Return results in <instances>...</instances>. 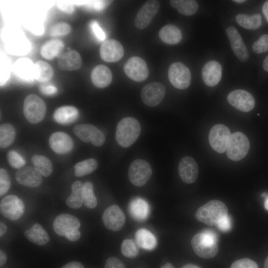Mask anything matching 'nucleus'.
<instances>
[{
    "mask_svg": "<svg viewBox=\"0 0 268 268\" xmlns=\"http://www.w3.org/2000/svg\"><path fill=\"white\" fill-rule=\"evenodd\" d=\"M217 236L211 230H205L195 234L191 240V245L195 253L202 258H211L218 251Z\"/></svg>",
    "mask_w": 268,
    "mask_h": 268,
    "instance_id": "f257e3e1",
    "label": "nucleus"
},
{
    "mask_svg": "<svg viewBox=\"0 0 268 268\" xmlns=\"http://www.w3.org/2000/svg\"><path fill=\"white\" fill-rule=\"evenodd\" d=\"M141 127L138 121L133 117H126L118 124L116 139L122 147L127 148L132 145L140 135Z\"/></svg>",
    "mask_w": 268,
    "mask_h": 268,
    "instance_id": "f03ea898",
    "label": "nucleus"
},
{
    "mask_svg": "<svg viewBox=\"0 0 268 268\" xmlns=\"http://www.w3.org/2000/svg\"><path fill=\"white\" fill-rule=\"evenodd\" d=\"M228 215L226 205L219 200H212L201 206L196 211L197 219L209 226L216 225Z\"/></svg>",
    "mask_w": 268,
    "mask_h": 268,
    "instance_id": "7ed1b4c3",
    "label": "nucleus"
},
{
    "mask_svg": "<svg viewBox=\"0 0 268 268\" xmlns=\"http://www.w3.org/2000/svg\"><path fill=\"white\" fill-rule=\"evenodd\" d=\"M23 113L28 122L37 124L42 121L46 112V106L44 101L35 94L28 95L24 99Z\"/></svg>",
    "mask_w": 268,
    "mask_h": 268,
    "instance_id": "20e7f679",
    "label": "nucleus"
},
{
    "mask_svg": "<svg viewBox=\"0 0 268 268\" xmlns=\"http://www.w3.org/2000/svg\"><path fill=\"white\" fill-rule=\"evenodd\" d=\"M250 149V142L245 134L236 132L231 134L227 149L228 157L233 161H238L243 159Z\"/></svg>",
    "mask_w": 268,
    "mask_h": 268,
    "instance_id": "39448f33",
    "label": "nucleus"
},
{
    "mask_svg": "<svg viewBox=\"0 0 268 268\" xmlns=\"http://www.w3.org/2000/svg\"><path fill=\"white\" fill-rule=\"evenodd\" d=\"M152 175L150 164L142 159H136L130 164L128 176L130 182L134 186L141 187L145 185Z\"/></svg>",
    "mask_w": 268,
    "mask_h": 268,
    "instance_id": "423d86ee",
    "label": "nucleus"
},
{
    "mask_svg": "<svg viewBox=\"0 0 268 268\" xmlns=\"http://www.w3.org/2000/svg\"><path fill=\"white\" fill-rule=\"evenodd\" d=\"M230 136V131L227 126L216 124L211 128L209 133L210 145L215 151L222 153L227 150Z\"/></svg>",
    "mask_w": 268,
    "mask_h": 268,
    "instance_id": "0eeeda50",
    "label": "nucleus"
},
{
    "mask_svg": "<svg viewBox=\"0 0 268 268\" xmlns=\"http://www.w3.org/2000/svg\"><path fill=\"white\" fill-rule=\"evenodd\" d=\"M168 78L173 86L179 89H185L190 85L191 73L184 64L175 62L169 67Z\"/></svg>",
    "mask_w": 268,
    "mask_h": 268,
    "instance_id": "6e6552de",
    "label": "nucleus"
},
{
    "mask_svg": "<svg viewBox=\"0 0 268 268\" xmlns=\"http://www.w3.org/2000/svg\"><path fill=\"white\" fill-rule=\"evenodd\" d=\"M74 134L84 142H91L95 146H100L105 141L104 134L95 126L88 124H79L73 128Z\"/></svg>",
    "mask_w": 268,
    "mask_h": 268,
    "instance_id": "1a4fd4ad",
    "label": "nucleus"
},
{
    "mask_svg": "<svg viewBox=\"0 0 268 268\" xmlns=\"http://www.w3.org/2000/svg\"><path fill=\"white\" fill-rule=\"evenodd\" d=\"M24 209L23 202L15 195H8L0 201L1 214L11 220L19 219L23 215Z\"/></svg>",
    "mask_w": 268,
    "mask_h": 268,
    "instance_id": "9d476101",
    "label": "nucleus"
},
{
    "mask_svg": "<svg viewBox=\"0 0 268 268\" xmlns=\"http://www.w3.org/2000/svg\"><path fill=\"white\" fill-rule=\"evenodd\" d=\"M124 70L129 78L137 82L145 80L149 73L145 62L138 57L130 58L124 66Z\"/></svg>",
    "mask_w": 268,
    "mask_h": 268,
    "instance_id": "9b49d317",
    "label": "nucleus"
},
{
    "mask_svg": "<svg viewBox=\"0 0 268 268\" xmlns=\"http://www.w3.org/2000/svg\"><path fill=\"white\" fill-rule=\"evenodd\" d=\"M166 89L160 82H152L144 86L141 91V98L147 106L154 107L161 103L165 96Z\"/></svg>",
    "mask_w": 268,
    "mask_h": 268,
    "instance_id": "f8f14e48",
    "label": "nucleus"
},
{
    "mask_svg": "<svg viewBox=\"0 0 268 268\" xmlns=\"http://www.w3.org/2000/svg\"><path fill=\"white\" fill-rule=\"evenodd\" d=\"M229 103L244 112L251 111L255 107V99L252 95L243 89H236L230 92L227 97Z\"/></svg>",
    "mask_w": 268,
    "mask_h": 268,
    "instance_id": "ddd939ff",
    "label": "nucleus"
},
{
    "mask_svg": "<svg viewBox=\"0 0 268 268\" xmlns=\"http://www.w3.org/2000/svg\"><path fill=\"white\" fill-rule=\"evenodd\" d=\"M102 220L105 226L111 231H117L123 227L125 223V215L119 206L112 205L104 211Z\"/></svg>",
    "mask_w": 268,
    "mask_h": 268,
    "instance_id": "4468645a",
    "label": "nucleus"
},
{
    "mask_svg": "<svg viewBox=\"0 0 268 268\" xmlns=\"http://www.w3.org/2000/svg\"><path fill=\"white\" fill-rule=\"evenodd\" d=\"M160 8L157 0H148L139 9L134 19V25L138 29H143L150 23Z\"/></svg>",
    "mask_w": 268,
    "mask_h": 268,
    "instance_id": "2eb2a0df",
    "label": "nucleus"
},
{
    "mask_svg": "<svg viewBox=\"0 0 268 268\" xmlns=\"http://www.w3.org/2000/svg\"><path fill=\"white\" fill-rule=\"evenodd\" d=\"M124 50L122 44L114 39L104 41L100 48L101 59L107 62H116L124 56Z\"/></svg>",
    "mask_w": 268,
    "mask_h": 268,
    "instance_id": "dca6fc26",
    "label": "nucleus"
},
{
    "mask_svg": "<svg viewBox=\"0 0 268 268\" xmlns=\"http://www.w3.org/2000/svg\"><path fill=\"white\" fill-rule=\"evenodd\" d=\"M226 33L236 57L240 61L246 62L249 58V52L237 29L234 26H229L226 29Z\"/></svg>",
    "mask_w": 268,
    "mask_h": 268,
    "instance_id": "f3484780",
    "label": "nucleus"
},
{
    "mask_svg": "<svg viewBox=\"0 0 268 268\" xmlns=\"http://www.w3.org/2000/svg\"><path fill=\"white\" fill-rule=\"evenodd\" d=\"M53 229L58 235L65 236L66 234L72 230H78L80 223L74 216L63 213L59 215L53 222Z\"/></svg>",
    "mask_w": 268,
    "mask_h": 268,
    "instance_id": "a211bd4d",
    "label": "nucleus"
},
{
    "mask_svg": "<svg viewBox=\"0 0 268 268\" xmlns=\"http://www.w3.org/2000/svg\"><path fill=\"white\" fill-rule=\"evenodd\" d=\"M15 177L21 185L32 188L39 186L42 181L41 173L31 166H23L18 169Z\"/></svg>",
    "mask_w": 268,
    "mask_h": 268,
    "instance_id": "6ab92c4d",
    "label": "nucleus"
},
{
    "mask_svg": "<svg viewBox=\"0 0 268 268\" xmlns=\"http://www.w3.org/2000/svg\"><path fill=\"white\" fill-rule=\"evenodd\" d=\"M178 172L181 179L186 183L191 184L196 181L199 168L196 161L190 156L183 157L179 164Z\"/></svg>",
    "mask_w": 268,
    "mask_h": 268,
    "instance_id": "aec40b11",
    "label": "nucleus"
},
{
    "mask_svg": "<svg viewBox=\"0 0 268 268\" xmlns=\"http://www.w3.org/2000/svg\"><path fill=\"white\" fill-rule=\"evenodd\" d=\"M51 149L58 154H65L70 152L73 146L71 137L67 134L58 132L52 134L49 138Z\"/></svg>",
    "mask_w": 268,
    "mask_h": 268,
    "instance_id": "412c9836",
    "label": "nucleus"
},
{
    "mask_svg": "<svg viewBox=\"0 0 268 268\" xmlns=\"http://www.w3.org/2000/svg\"><path fill=\"white\" fill-rule=\"evenodd\" d=\"M201 75L204 83L208 86H214L220 81L222 76V67L216 61H210L203 67Z\"/></svg>",
    "mask_w": 268,
    "mask_h": 268,
    "instance_id": "4be33fe9",
    "label": "nucleus"
},
{
    "mask_svg": "<svg viewBox=\"0 0 268 268\" xmlns=\"http://www.w3.org/2000/svg\"><path fill=\"white\" fill-rule=\"evenodd\" d=\"M57 64L61 69L67 71L74 70L81 67L82 59L77 51L69 50L58 57Z\"/></svg>",
    "mask_w": 268,
    "mask_h": 268,
    "instance_id": "5701e85b",
    "label": "nucleus"
},
{
    "mask_svg": "<svg viewBox=\"0 0 268 268\" xmlns=\"http://www.w3.org/2000/svg\"><path fill=\"white\" fill-rule=\"evenodd\" d=\"M91 78L93 84L98 88H105L111 82L112 73L110 69L104 65L96 66L92 70Z\"/></svg>",
    "mask_w": 268,
    "mask_h": 268,
    "instance_id": "b1692460",
    "label": "nucleus"
},
{
    "mask_svg": "<svg viewBox=\"0 0 268 268\" xmlns=\"http://www.w3.org/2000/svg\"><path fill=\"white\" fill-rule=\"evenodd\" d=\"M34 64L28 58H21L17 60L13 65L15 74L23 80L32 81L34 78Z\"/></svg>",
    "mask_w": 268,
    "mask_h": 268,
    "instance_id": "393cba45",
    "label": "nucleus"
},
{
    "mask_svg": "<svg viewBox=\"0 0 268 268\" xmlns=\"http://www.w3.org/2000/svg\"><path fill=\"white\" fill-rule=\"evenodd\" d=\"M78 117V111L74 106H64L57 109L53 114V118L58 123L68 125L74 122Z\"/></svg>",
    "mask_w": 268,
    "mask_h": 268,
    "instance_id": "a878e982",
    "label": "nucleus"
},
{
    "mask_svg": "<svg viewBox=\"0 0 268 268\" xmlns=\"http://www.w3.org/2000/svg\"><path fill=\"white\" fill-rule=\"evenodd\" d=\"M24 235L29 241L41 246L46 244L50 240L47 231L38 223L34 224L31 228L25 231Z\"/></svg>",
    "mask_w": 268,
    "mask_h": 268,
    "instance_id": "bb28decb",
    "label": "nucleus"
},
{
    "mask_svg": "<svg viewBox=\"0 0 268 268\" xmlns=\"http://www.w3.org/2000/svg\"><path fill=\"white\" fill-rule=\"evenodd\" d=\"M30 49L29 41L22 37H15L10 38L5 44V49L10 54L24 55L27 53Z\"/></svg>",
    "mask_w": 268,
    "mask_h": 268,
    "instance_id": "cd10ccee",
    "label": "nucleus"
},
{
    "mask_svg": "<svg viewBox=\"0 0 268 268\" xmlns=\"http://www.w3.org/2000/svg\"><path fill=\"white\" fill-rule=\"evenodd\" d=\"M64 48V43L59 39H52L45 42L41 47L42 57L48 60L59 57Z\"/></svg>",
    "mask_w": 268,
    "mask_h": 268,
    "instance_id": "c85d7f7f",
    "label": "nucleus"
},
{
    "mask_svg": "<svg viewBox=\"0 0 268 268\" xmlns=\"http://www.w3.org/2000/svg\"><path fill=\"white\" fill-rule=\"evenodd\" d=\"M71 190V194L66 199V202L69 207L77 209L83 203V184L80 181L74 182Z\"/></svg>",
    "mask_w": 268,
    "mask_h": 268,
    "instance_id": "c756f323",
    "label": "nucleus"
},
{
    "mask_svg": "<svg viewBox=\"0 0 268 268\" xmlns=\"http://www.w3.org/2000/svg\"><path fill=\"white\" fill-rule=\"evenodd\" d=\"M160 39L167 44H176L182 39V34L176 26L169 24L163 26L159 31Z\"/></svg>",
    "mask_w": 268,
    "mask_h": 268,
    "instance_id": "7c9ffc66",
    "label": "nucleus"
},
{
    "mask_svg": "<svg viewBox=\"0 0 268 268\" xmlns=\"http://www.w3.org/2000/svg\"><path fill=\"white\" fill-rule=\"evenodd\" d=\"M54 75V70L48 63L38 61L34 64V78L40 81L45 82L52 78Z\"/></svg>",
    "mask_w": 268,
    "mask_h": 268,
    "instance_id": "2f4dec72",
    "label": "nucleus"
},
{
    "mask_svg": "<svg viewBox=\"0 0 268 268\" xmlns=\"http://www.w3.org/2000/svg\"><path fill=\"white\" fill-rule=\"evenodd\" d=\"M235 19L239 25L247 29L255 30L262 25V16L260 13L252 15L240 13L236 16Z\"/></svg>",
    "mask_w": 268,
    "mask_h": 268,
    "instance_id": "473e14b6",
    "label": "nucleus"
},
{
    "mask_svg": "<svg viewBox=\"0 0 268 268\" xmlns=\"http://www.w3.org/2000/svg\"><path fill=\"white\" fill-rule=\"evenodd\" d=\"M170 2L179 13L185 15L194 14L199 8L198 3L194 0H172Z\"/></svg>",
    "mask_w": 268,
    "mask_h": 268,
    "instance_id": "72a5a7b5",
    "label": "nucleus"
},
{
    "mask_svg": "<svg viewBox=\"0 0 268 268\" xmlns=\"http://www.w3.org/2000/svg\"><path fill=\"white\" fill-rule=\"evenodd\" d=\"M135 237L139 246L143 249L151 250L156 246L155 237L147 229L142 228L138 230L135 233Z\"/></svg>",
    "mask_w": 268,
    "mask_h": 268,
    "instance_id": "f704fd0d",
    "label": "nucleus"
},
{
    "mask_svg": "<svg viewBox=\"0 0 268 268\" xmlns=\"http://www.w3.org/2000/svg\"><path fill=\"white\" fill-rule=\"evenodd\" d=\"M31 161L35 168L44 177L49 176L53 172L51 160L47 157L35 154L31 158Z\"/></svg>",
    "mask_w": 268,
    "mask_h": 268,
    "instance_id": "c9c22d12",
    "label": "nucleus"
},
{
    "mask_svg": "<svg viewBox=\"0 0 268 268\" xmlns=\"http://www.w3.org/2000/svg\"><path fill=\"white\" fill-rule=\"evenodd\" d=\"M131 212L135 218L138 220L144 219L148 215L149 207L144 200L136 199L132 201L130 205Z\"/></svg>",
    "mask_w": 268,
    "mask_h": 268,
    "instance_id": "e433bc0d",
    "label": "nucleus"
},
{
    "mask_svg": "<svg viewBox=\"0 0 268 268\" xmlns=\"http://www.w3.org/2000/svg\"><path fill=\"white\" fill-rule=\"evenodd\" d=\"M98 167L97 161L93 158H89L76 163L74 166V174L77 177L89 174Z\"/></svg>",
    "mask_w": 268,
    "mask_h": 268,
    "instance_id": "4c0bfd02",
    "label": "nucleus"
},
{
    "mask_svg": "<svg viewBox=\"0 0 268 268\" xmlns=\"http://www.w3.org/2000/svg\"><path fill=\"white\" fill-rule=\"evenodd\" d=\"M15 137V130L9 124H4L0 127V146L6 148L10 145Z\"/></svg>",
    "mask_w": 268,
    "mask_h": 268,
    "instance_id": "58836bf2",
    "label": "nucleus"
},
{
    "mask_svg": "<svg viewBox=\"0 0 268 268\" xmlns=\"http://www.w3.org/2000/svg\"><path fill=\"white\" fill-rule=\"evenodd\" d=\"M121 252L126 257L134 258L139 252V246L137 242L132 239L124 240L121 244Z\"/></svg>",
    "mask_w": 268,
    "mask_h": 268,
    "instance_id": "ea45409f",
    "label": "nucleus"
},
{
    "mask_svg": "<svg viewBox=\"0 0 268 268\" xmlns=\"http://www.w3.org/2000/svg\"><path fill=\"white\" fill-rule=\"evenodd\" d=\"M83 203L89 208H94L97 204V201L93 193V184L90 182L83 184Z\"/></svg>",
    "mask_w": 268,
    "mask_h": 268,
    "instance_id": "a19ab883",
    "label": "nucleus"
},
{
    "mask_svg": "<svg viewBox=\"0 0 268 268\" xmlns=\"http://www.w3.org/2000/svg\"><path fill=\"white\" fill-rule=\"evenodd\" d=\"M70 25L64 22H59L53 25L49 29L50 36L57 37L68 34L71 31Z\"/></svg>",
    "mask_w": 268,
    "mask_h": 268,
    "instance_id": "79ce46f5",
    "label": "nucleus"
},
{
    "mask_svg": "<svg viewBox=\"0 0 268 268\" xmlns=\"http://www.w3.org/2000/svg\"><path fill=\"white\" fill-rule=\"evenodd\" d=\"M7 159L10 165L14 168L19 169L25 164L24 158L14 150H10L7 153Z\"/></svg>",
    "mask_w": 268,
    "mask_h": 268,
    "instance_id": "37998d69",
    "label": "nucleus"
},
{
    "mask_svg": "<svg viewBox=\"0 0 268 268\" xmlns=\"http://www.w3.org/2000/svg\"><path fill=\"white\" fill-rule=\"evenodd\" d=\"M10 187V179L7 171L3 169H0V196L5 194Z\"/></svg>",
    "mask_w": 268,
    "mask_h": 268,
    "instance_id": "c03bdc74",
    "label": "nucleus"
},
{
    "mask_svg": "<svg viewBox=\"0 0 268 268\" xmlns=\"http://www.w3.org/2000/svg\"><path fill=\"white\" fill-rule=\"evenodd\" d=\"M253 51L257 54L265 53L268 51V34L262 35L252 46Z\"/></svg>",
    "mask_w": 268,
    "mask_h": 268,
    "instance_id": "a18cd8bd",
    "label": "nucleus"
},
{
    "mask_svg": "<svg viewBox=\"0 0 268 268\" xmlns=\"http://www.w3.org/2000/svg\"><path fill=\"white\" fill-rule=\"evenodd\" d=\"M230 268H258V266L254 261L248 258H243L233 262Z\"/></svg>",
    "mask_w": 268,
    "mask_h": 268,
    "instance_id": "49530a36",
    "label": "nucleus"
},
{
    "mask_svg": "<svg viewBox=\"0 0 268 268\" xmlns=\"http://www.w3.org/2000/svg\"><path fill=\"white\" fill-rule=\"evenodd\" d=\"M111 1L94 0L84 1L82 6H85L88 8L93 9L95 10L100 11L105 8Z\"/></svg>",
    "mask_w": 268,
    "mask_h": 268,
    "instance_id": "de8ad7c7",
    "label": "nucleus"
},
{
    "mask_svg": "<svg viewBox=\"0 0 268 268\" xmlns=\"http://www.w3.org/2000/svg\"><path fill=\"white\" fill-rule=\"evenodd\" d=\"M90 28L96 38L102 41L106 39V34L97 21L93 20L90 22Z\"/></svg>",
    "mask_w": 268,
    "mask_h": 268,
    "instance_id": "09e8293b",
    "label": "nucleus"
},
{
    "mask_svg": "<svg viewBox=\"0 0 268 268\" xmlns=\"http://www.w3.org/2000/svg\"><path fill=\"white\" fill-rule=\"evenodd\" d=\"M105 268H126V267L120 259L115 257H111L106 260Z\"/></svg>",
    "mask_w": 268,
    "mask_h": 268,
    "instance_id": "8fccbe9b",
    "label": "nucleus"
},
{
    "mask_svg": "<svg viewBox=\"0 0 268 268\" xmlns=\"http://www.w3.org/2000/svg\"><path fill=\"white\" fill-rule=\"evenodd\" d=\"M57 6L59 9L68 14H71L74 11V3L70 1H59Z\"/></svg>",
    "mask_w": 268,
    "mask_h": 268,
    "instance_id": "3c124183",
    "label": "nucleus"
},
{
    "mask_svg": "<svg viewBox=\"0 0 268 268\" xmlns=\"http://www.w3.org/2000/svg\"><path fill=\"white\" fill-rule=\"evenodd\" d=\"M217 228L222 232H227L231 228V220L230 217L227 215L220 220L216 224Z\"/></svg>",
    "mask_w": 268,
    "mask_h": 268,
    "instance_id": "603ef678",
    "label": "nucleus"
},
{
    "mask_svg": "<svg viewBox=\"0 0 268 268\" xmlns=\"http://www.w3.org/2000/svg\"><path fill=\"white\" fill-rule=\"evenodd\" d=\"M6 62L2 61L1 66L0 85H3L7 80L9 75V67Z\"/></svg>",
    "mask_w": 268,
    "mask_h": 268,
    "instance_id": "864d4df0",
    "label": "nucleus"
},
{
    "mask_svg": "<svg viewBox=\"0 0 268 268\" xmlns=\"http://www.w3.org/2000/svg\"><path fill=\"white\" fill-rule=\"evenodd\" d=\"M41 92L46 95H52L57 92V87L54 85H48L40 87Z\"/></svg>",
    "mask_w": 268,
    "mask_h": 268,
    "instance_id": "5fc2aeb1",
    "label": "nucleus"
},
{
    "mask_svg": "<svg viewBox=\"0 0 268 268\" xmlns=\"http://www.w3.org/2000/svg\"><path fill=\"white\" fill-rule=\"evenodd\" d=\"M65 237L68 240L74 242L78 240L80 237V232L78 230H72L67 232Z\"/></svg>",
    "mask_w": 268,
    "mask_h": 268,
    "instance_id": "6e6d98bb",
    "label": "nucleus"
},
{
    "mask_svg": "<svg viewBox=\"0 0 268 268\" xmlns=\"http://www.w3.org/2000/svg\"><path fill=\"white\" fill-rule=\"evenodd\" d=\"M61 268H84L83 266L78 262H71L65 265Z\"/></svg>",
    "mask_w": 268,
    "mask_h": 268,
    "instance_id": "4d7b16f0",
    "label": "nucleus"
},
{
    "mask_svg": "<svg viewBox=\"0 0 268 268\" xmlns=\"http://www.w3.org/2000/svg\"><path fill=\"white\" fill-rule=\"evenodd\" d=\"M262 11L268 22V0L265 1L262 6Z\"/></svg>",
    "mask_w": 268,
    "mask_h": 268,
    "instance_id": "13d9d810",
    "label": "nucleus"
},
{
    "mask_svg": "<svg viewBox=\"0 0 268 268\" xmlns=\"http://www.w3.org/2000/svg\"><path fill=\"white\" fill-rule=\"evenodd\" d=\"M7 257L6 254L1 250L0 251V265L3 266L6 262Z\"/></svg>",
    "mask_w": 268,
    "mask_h": 268,
    "instance_id": "bf43d9fd",
    "label": "nucleus"
},
{
    "mask_svg": "<svg viewBox=\"0 0 268 268\" xmlns=\"http://www.w3.org/2000/svg\"><path fill=\"white\" fill-rule=\"evenodd\" d=\"M7 230L6 226L2 222H0V236L1 237L6 232Z\"/></svg>",
    "mask_w": 268,
    "mask_h": 268,
    "instance_id": "052dcab7",
    "label": "nucleus"
},
{
    "mask_svg": "<svg viewBox=\"0 0 268 268\" xmlns=\"http://www.w3.org/2000/svg\"><path fill=\"white\" fill-rule=\"evenodd\" d=\"M263 67L265 70L268 71V56L265 59Z\"/></svg>",
    "mask_w": 268,
    "mask_h": 268,
    "instance_id": "680f3d73",
    "label": "nucleus"
},
{
    "mask_svg": "<svg viewBox=\"0 0 268 268\" xmlns=\"http://www.w3.org/2000/svg\"><path fill=\"white\" fill-rule=\"evenodd\" d=\"M182 268H201L197 265L192 264H187L184 266L182 267Z\"/></svg>",
    "mask_w": 268,
    "mask_h": 268,
    "instance_id": "e2e57ef3",
    "label": "nucleus"
},
{
    "mask_svg": "<svg viewBox=\"0 0 268 268\" xmlns=\"http://www.w3.org/2000/svg\"><path fill=\"white\" fill-rule=\"evenodd\" d=\"M160 268H175V267L170 263H167L163 266H161Z\"/></svg>",
    "mask_w": 268,
    "mask_h": 268,
    "instance_id": "0e129e2a",
    "label": "nucleus"
},
{
    "mask_svg": "<svg viewBox=\"0 0 268 268\" xmlns=\"http://www.w3.org/2000/svg\"><path fill=\"white\" fill-rule=\"evenodd\" d=\"M265 198H266L265 202V207L266 209L268 210V195H267V196Z\"/></svg>",
    "mask_w": 268,
    "mask_h": 268,
    "instance_id": "69168bd1",
    "label": "nucleus"
},
{
    "mask_svg": "<svg viewBox=\"0 0 268 268\" xmlns=\"http://www.w3.org/2000/svg\"><path fill=\"white\" fill-rule=\"evenodd\" d=\"M264 268H268V257L266 258L265 264Z\"/></svg>",
    "mask_w": 268,
    "mask_h": 268,
    "instance_id": "338daca9",
    "label": "nucleus"
},
{
    "mask_svg": "<svg viewBox=\"0 0 268 268\" xmlns=\"http://www.w3.org/2000/svg\"><path fill=\"white\" fill-rule=\"evenodd\" d=\"M233 1L237 3H242L245 1V0H234Z\"/></svg>",
    "mask_w": 268,
    "mask_h": 268,
    "instance_id": "774afa93",
    "label": "nucleus"
}]
</instances>
